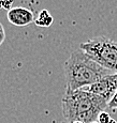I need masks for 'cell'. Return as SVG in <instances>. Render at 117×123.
Wrapping results in <instances>:
<instances>
[{"label":"cell","instance_id":"cell-1","mask_svg":"<svg viewBox=\"0 0 117 123\" xmlns=\"http://www.w3.org/2000/svg\"><path fill=\"white\" fill-rule=\"evenodd\" d=\"M66 92L75 91L96 84L113 72L92 60L81 48L72 51L63 64Z\"/></svg>","mask_w":117,"mask_h":123},{"label":"cell","instance_id":"cell-2","mask_svg":"<svg viewBox=\"0 0 117 123\" xmlns=\"http://www.w3.org/2000/svg\"><path fill=\"white\" fill-rule=\"evenodd\" d=\"M62 115L68 123H94L102 111L109 108V103L103 98L80 89L64 92L61 100Z\"/></svg>","mask_w":117,"mask_h":123},{"label":"cell","instance_id":"cell-3","mask_svg":"<svg viewBox=\"0 0 117 123\" xmlns=\"http://www.w3.org/2000/svg\"><path fill=\"white\" fill-rule=\"evenodd\" d=\"M92 60L113 73H117V41L106 37H95L80 44Z\"/></svg>","mask_w":117,"mask_h":123},{"label":"cell","instance_id":"cell-4","mask_svg":"<svg viewBox=\"0 0 117 123\" xmlns=\"http://www.w3.org/2000/svg\"><path fill=\"white\" fill-rule=\"evenodd\" d=\"M84 89L94 94L101 96L107 103H110L117 91V73L106 75L103 78L100 79L99 81H97L96 84L91 85L89 87H86Z\"/></svg>","mask_w":117,"mask_h":123},{"label":"cell","instance_id":"cell-5","mask_svg":"<svg viewBox=\"0 0 117 123\" xmlns=\"http://www.w3.org/2000/svg\"><path fill=\"white\" fill-rule=\"evenodd\" d=\"M8 20L10 24L18 27L28 26L31 23H34V14L31 10L24 6H14L10 9L7 14Z\"/></svg>","mask_w":117,"mask_h":123},{"label":"cell","instance_id":"cell-6","mask_svg":"<svg viewBox=\"0 0 117 123\" xmlns=\"http://www.w3.org/2000/svg\"><path fill=\"white\" fill-rule=\"evenodd\" d=\"M54 22V18L53 16L51 15L48 10H41L38 14L37 18L34 20V24L39 27H43V28H46L49 27V26L53 24Z\"/></svg>","mask_w":117,"mask_h":123},{"label":"cell","instance_id":"cell-7","mask_svg":"<svg viewBox=\"0 0 117 123\" xmlns=\"http://www.w3.org/2000/svg\"><path fill=\"white\" fill-rule=\"evenodd\" d=\"M97 121L99 122V123H111L112 118L110 117V115L106 111H102L99 115V117H98Z\"/></svg>","mask_w":117,"mask_h":123},{"label":"cell","instance_id":"cell-8","mask_svg":"<svg viewBox=\"0 0 117 123\" xmlns=\"http://www.w3.org/2000/svg\"><path fill=\"white\" fill-rule=\"evenodd\" d=\"M12 3H13V0H0V10L1 9H8L10 10Z\"/></svg>","mask_w":117,"mask_h":123},{"label":"cell","instance_id":"cell-9","mask_svg":"<svg viewBox=\"0 0 117 123\" xmlns=\"http://www.w3.org/2000/svg\"><path fill=\"white\" fill-rule=\"evenodd\" d=\"M109 108L112 110H116L117 109V91L114 95V98L111 100V102L109 103Z\"/></svg>","mask_w":117,"mask_h":123},{"label":"cell","instance_id":"cell-10","mask_svg":"<svg viewBox=\"0 0 117 123\" xmlns=\"http://www.w3.org/2000/svg\"><path fill=\"white\" fill-rule=\"evenodd\" d=\"M4 40H6V31H4V28L2 26V24L0 23V46L4 42Z\"/></svg>","mask_w":117,"mask_h":123},{"label":"cell","instance_id":"cell-11","mask_svg":"<svg viewBox=\"0 0 117 123\" xmlns=\"http://www.w3.org/2000/svg\"><path fill=\"white\" fill-rule=\"evenodd\" d=\"M111 123H117V121H116V120H114V119H112V121H111Z\"/></svg>","mask_w":117,"mask_h":123},{"label":"cell","instance_id":"cell-12","mask_svg":"<svg viewBox=\"0 0 117 123\" xmlns=\"http://www.w3.org/2000/svg\"><path fill=\"white\" fill-rule=\"evenodd\" d=\"M73 123H83V122H73Z\"/></svg>","mask_w":117,"mask_h":123},{"label":"cell","instance_id":"cell-13","mask_svg":"<svg viewBox=\"0 0 117 123\" xmlns=\"http://www.w3.org/2000/svg\"><path fill=\"white\" fill-rule=\"evenodd\" d=\"M94 123H99V122H98V121H96V122H94Z\"/></svg>","mask_w":117,"mask_h":123}]
</instances>
